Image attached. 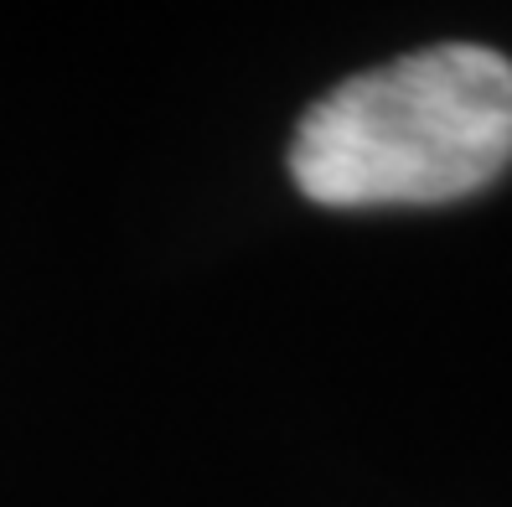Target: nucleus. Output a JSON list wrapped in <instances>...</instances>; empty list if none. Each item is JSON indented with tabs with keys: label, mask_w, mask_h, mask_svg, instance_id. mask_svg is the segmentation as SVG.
Listing matches in <instances>:
<instances>
[{
	"label": "nucleus",
	"mask_w": 512,
	"mask_h": 507,
	"mask_svg": "<svg viewBox=\"0 0 512 507\" xmlns=\"http://www.w3.org/2000/svg\"><path fill=\"white\" fill-rule=\"evenodd\" d=\"M512 161V63L450 42L357 73L306 109L295 187L321 207H425L471 197Z\"/></svg>",
	"instance_id": "nucleus-1"
}]
</instances>
